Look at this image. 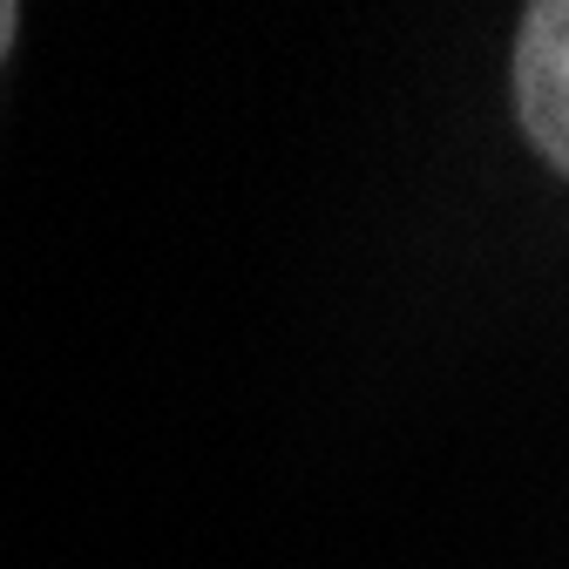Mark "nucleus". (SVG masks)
Returning <instances> with one entry per match:
<instances>
[{
  "instance_id": "nucleus-1",
  "label": "nucleus",
  "mask_w": 569,
  "mask_h": 569,
  "mask_svg": "<svg viewBox=\"0 0 569 569\" xmlns=\"http://www.w3.org/2000/svg\"><path fill=\"white\" fill-rule=\"evenodd\" d=\"M516 116L549 170L569 163V8L536 0L516 34Z\"/></svg>"
},
{
  "instance_id": "nucleus-2",
  "label": "nucleus",
  "mask_w": 569,
  "mask_h": 569,
  "mask_svg": "<svg viewBox=\"0 0 569 569\" xmlns=\"http://www.w3.org/2000/svg\"><path fill=\"white\" fill-rule=\"evenodd\" d=\"M14 34H21V8H14V0H0V61H8Z\"/></svg>"
}]
</instances>
